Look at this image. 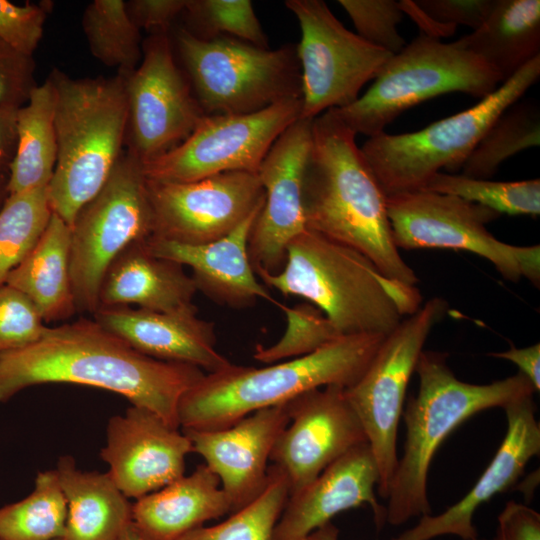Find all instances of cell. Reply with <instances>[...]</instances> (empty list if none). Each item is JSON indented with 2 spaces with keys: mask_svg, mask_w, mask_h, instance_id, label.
Segmentation results:
<instances>
[{
  "mask_svg": "<svg viewBox=\"0 0 540 540\" xmlns=\"http://www.w3.org/2000/svg\"><path fill=\"white\" fill-rule=\"evenodd\" d=\"M175 46L205 115L249 114L302 97L294 44L269 49L228 36L201 39L181 27Z\"/></svg>",
  "mask_w": 540,
  "mask_h": 540,
  "instance_id": "9c48e42d",
  "label": "cell"
},
{
  "mask_svg": "<svg viewBox=\"0 0 540 540\" xmlns=\"http://www.w3.org/2000/svg\"><path fill=\"white\" fill-rule=\"evenodd\" d=\"M117 540H144L131 523Z\"/></svg>",
  "mask_w": 540,
  "mask_h": 540,
  "instance_id": "f907efd6",
  "label": "cell"
},
{
  "mask_svg": "<svg viewBox=\"0 0 540 540\" xmlns=\"http://www.w3.org/2000/svg\"><path fill=\"white\" fill-rule=\"evenodd\" d=\"M403 13L408 14L423 31V35L440 39V37L451 36L456 31V26L441 24L425 12H423L414 1H399Z\"/></svg>",
  "mask_w": 540,
  "mask_h": 540,
  "instance_id": "c3c4849f",
  "label": "cell"
},
{
  "mask_svg": "<svg viewBox=\"0 0 540 540\" xmlns=\"http://www.w3.org/2000/svg\"><path fill=\"white\" fill-rule=\"evenodd\" d=\"M142 51L141 63L125 76L126 136L128 149L145 164L180 145L205 114L176 62L169 32L151 34Z\"/></svg>",
  "mask_w": 540,
  "mask_h": 540,
  "instance_id": "9a60e30c",
  "label": "cell"
},
{
  "mask_svg": "<svg viewBox=\"0 0 540 540\" xmlns=\"http://www.w3.org/2000/svg\"><path fill=\"white\" fill-rule=\"evenodd\" d=\"M344 389L325 386L286 402L289 423L277 438L270 461L285 475L289 495L305 487L346 452L367 443Z\"/></svg>",
  "mask_w": 540,
  "mask_h": 540,
  "instance_id": "ac0fdd59",
  "label": "cell"
},
{
  "mask_svg": "<svg viewBox=\"0 0 540 540\" xmlns=\"http://www.w3.org/2000/svg\"><path fill=\"white\" fill-rule=\"evenodd\" d=\"M339 5L351 18L357 35L391 54L406 44L397 30L404 13L394 0H339Z\"/></svg>",
  "mask_w": 540,
  "mask_h": 540,
  "instance_id": "f35d334b",
  "label": "cell"
},
{
  "mask_svg": "<svg viewBox=\"0 0 540 540\" xmlns=\"http://www.w3.org/2000/svg\"><path fill=\"white\" fill-rule=\"evenodd\" d=\"M60 540H63V539H60Z\"/></svg>",
  "mask_w": 540,
  "mask_h": 540,
  "instance_id": "f5cc1de1",
  "label": "cell"
},
{
  "mask_svg": "<svg viewBox=\"0 0 540 540\" xmlns=\"http://www.w3.org/2000/svg\"><path fill=\"white\" fill-rule=\"evenodd\" d=\"M540 144V111L536 104H513L488 128L462 165V175L490 179L515 154Z\"/></svg>",
  "mask_w": 540,
  "mask_h": 540,
  "instance_id": "1f68e13d",
  "label": "cell"
},
{
  "mask_svg": "<svg viewBox=\"0 0 540 540\" xmlns=\"http://www.w3.org/2000/svg\"><path fill=\"white\" fill-rule=\"evenodd\" d=\"M289 423L286 403L259 409L230 426L182 429L207 467L219 478L232 513L263 491L274 444Z\"/></svg>",
  "mask_w": 540,
  "mask_h": 540,
  "instance_id": "44dd1931",
  "label": "cell"
},
{
  "mask_svg": "<svg viewBox=\"0 0 540 540\" xmlns=\"http://www.w3.org/2000/svg\"><path fill=\"white\" fill-rule=\"evenodd\" d=\"M57 161L48 186L52 212L72 225L122 154L128 125L126 77L72 78L54 68Z\"/></svg>",
  "mask_w": 540,
  "mask_h": 540,
  "instance_id": "8992f818",
  "label": "cell"
},
{
  "mask_svg": "<svg viewBox=\"0 0 540 540\" xmlns=\"http://www.w3.org/2000/svg\"><path fill=\"white\" fill-rule=\"evenodd\" d=\"M278 307L286 317L285 332L273 345L256 347L253 356L257 361L273 364L300 357L341 337L325 314L311 303L293 307L279 303Z\"/></svg>",
  "mask_w": 540,
  "mask_h": 540,
  "instance_id": "74e56055",
  "label": "cell"
},
{
  "mask_svg": "<svg viewBox=\"0 0 540 540\" xmlns=\"http://www.w3.org/2000/svg\"><path fill=\"white\" fill-rule=\"evenodd\" d=\"M70 228L76 310L93 315L109 265L129 245L153 234L147 177L134 152H122L102 188L78 211Z\"/></svg>",
  "mask_w": 540,
  "mask_h": 540,
  "instance_id": "30bf717a",
  "label": "cell"
},
{
  "mask_svg": "<svg viewBox=\"0 0 540 540\" xmlns=\"http://www.w3.org/2000/svg\"><path fill=\"white\" fill-rule=\"evenodd\" d=\"M491 357L504 359L514 363L519 372L532 384L535 392L540 390V344L535 343L528 347L517 348L514 345L506 351L491 352Z\"/></svg>",
  "mask_w": 540,
  "mask_h": 540,
  "instance_id": "bcb514c9",
  "label": "cell"
},
{
  "mask_svg": "<svg viewBox=\"0 0 540 540\" xmlns=\"http://www.w3.org/2000/svg\"><path fill=\"white\" fill-rule=\"evenodd\" d=\"M71 228L52 213L49 223L6 284L24 293L44 322L64 320L76 310L70 272Z\"/></svg>",
  "mask_w": 540,
  "mask_h": 540,
  "instance_id": "83f0119b",
  "label": "cell"
},
{
  "mask_svg": "<svg viewBox=\"0 0 540 540\" xmlns=\"http://www.w3.org/2000/svg\"><path fill=\"white\" fill-rule=\"evenodd\" d=\"M204 375L193 365L146 356L94 319H79L0 353V402L34 385H85L117 393L179 429L180 400Z\"/></svg>",
  "mask_w": 540,
  "mask_h": 540,
  "instance_id": "6da1fadb",
  "label": "cell"
},
{
  "mask_svg": "<svg viewBox=\"0 0 540 540\" xmlns=\"http://www.w3.org/2000/svg\"><path fill=\"white\" fill-rule=\"evenodd\" d=\"M197 312L99 307L93 319L146 356L193 365L207 373L224 370L232 363L216 349L215 324L200 319Z\"/></svg>",
  "mask_w": 540,
  "mask_h": 540,
  "instance_id": "603a6c76",
  "label": "cell"
},
{
  "mask_svg": "<svg viewBox=\"0 0 540 540\" xmlns=\"http://www.w3.org/2000/svg\"><path fill=\"white\" fill-rule=\"evenodd\" d=\"M502 82L501 75L460 40L445 43L422 34L390 57L355 102L333 109L356 135L372 137L419 103L453 92L482 99Z\"/></svg>",
  "mask_w": 540,
  "mask_h": 540,
  "instance_id": "ba28073f",
  "label": "cell"
},
{
  "mask_svg": "<svg viewBox=\"0 0 540 540\" xmlns=\"http://www.w3.org/2000/svg\"><path fill=\"white\" fill-rule=\"evenodd\" d=\"M355 137L334 109L313 119L303 185L306 228L362 253L386 277L417 286L394 243L387 196Z\"/></svg>",
  "mask_w": 540,
  "mask_h": 540,
  "instance_id": "7a4b0ae2",
  "label": "cell"
},
{
  "mask_svg": "<svg viewBox=\"0 0 540 540\" xmlns=\"http://www.w3.org/2000/svg\"><path fill=\"white\" fill-rule=\"evenodd\" d=\"M304 540H339V530L329 522L313 531Z\"/></svg>",
  "mask_w": 540,
  "mask_h": 540,
  "instance_id": "681fc988",
  "label": "cell"
},
{
  "mask_svg": "<svg viewBox=\"0 0 540 540\" xmlns=\"http://www.w3.org/2000/svg\"><path fill=\"white\" fill-rule=\"evenodd\" d=\"M312 130L313 119H297L276 139L258 169L265 200L248 239L255 273L282 270L289 243L306 229L303 185Z\"/></svg>",
  "mask_w": 540,
  "mask_h": 540,
  "instance_id": "e0dca14e",
  "label": "cell"
},
{
  "mask_svg": "<svg viewBox=\"0 0 540 540\" xmlns=\"http://www.w3.org/2000/svg\"><path fill=\"white\" fill-rule=\"evenodd\" d=\"M423 190L459 197L508 215L540 214V180L492 181L438 172Z\"/></svg>",
  "mask_w": 540,
  "mask_h": 540,
  "instance_id": "e575fe53",
  "label": "cell"
},
{
  "mask_svg": "<svg viewBox=\"0 0 540 540\" xmlns=\"http://www.w3.org/2000/svg\"><path fill=\"white\" fill-rule=\"evenodd\" d=\"M539 76L537 56L467 110L418 131L368 137L360 149L386 196L423 190L441 169H461L493 122Z\"/></svg>",
  "mask_w": 540,
  "mask_h": 540,
  "instance_id": "52a82bcc",
  "label": "cell"
},
{
  "mask_svg": "<svg viewBox=\"0 0 540 540\" xmlns=\"http://www.w3.org/2000/svg\"><path fill=\"white\" fill-rule=\"evenodd\" d=\"M260 210L228 235L206 244L188 245L150 237L146 245L153 255L190 267L197 291L214 302L240 309L261 298L278 306L279 302L256 279L248 253L249 234Z\"/></svg>",
  "mask_w": 540,
  "mask_h": 540,
  "instance_id": "cb8c5ba5",
  "label": "cell"
},
{
  "mask_svg": "<svg viewBox=\"0 0 540 540\" xmlns=\"http://www.w3.org/2000/svg\"><path fill=\"white\" fill-rule=\"evenodd\" d=\"M378 483L379 471L368 443L352 448L288 496L272 540H304L337 514L363 505L371 507L381 529L386 523V508L376 498Z\"/></svg>",
  "mask_w": 540,
  "mask_h": 540,
  "instance_id": "7402d4cb",
  "label": "cell"
},
{
  "mask_svg": "<svg viewBox=\"0 0 540 540\" xmlns=\"http://www.w3.org/2000/svg\"><path fill=\"white\" fill-rule=\"evenodd\" d=\"M146 241L129 245L109 265L99 290V307L136 305L158 312L198 310L193 304L197 288L192 277L181 264L153 255Z\"/></svg>",
  "mask_w": 540,
  "mask_h": 540,
  "instance_id": "d4e9b609",
  "label": "cell"
},
{
  "mask_svg": "<svg viewBox=\"0 0 540 540\" xmlns=\"http://www.w3.org/2000/svg\"><path fill=\"white\" fill-rule=\"evenodd\" d=\"M52 213L48 186L7 196L0 208V285L34 248Z\"/></svg>",
  "mask_w": 540,
  "mask_h": 540,
  "instance_id": "836d02e7",
  "label": "cell"
},
{
  "mask_svg": "<svg viewBox=\"0 0 540 540\" xmlns=\"http://www.w3.org/2000/svg\"><path fill=\"white\" fill-rule=\"evenodd\" d=\"M383 334L341 336L312 353L256 368L231 364L207 373L180 400L182 429L214 430L325 386L348 388L366 370Z\"/></svg>",
  "mask_w": 540,
  "mask_h": 540,
  "instance_id": "5b68a950",
  "label": "cell"
},
{
  "mask_svg": "<svg viewBox=\"0 0 540 540\" xmlns=\"http://www.w3.org/2000/svg\"><path fill=\"white\" fill-rule=\"evenodd\" d=\"M416 5L435 21L477 30L485 22L496 0H416Z\"/></svg>",
  "mask_w": 540,
  "mask_h": 540,
  "instance_id": "7bdbcfd3",
  "label": "cell"
},
{
  "mask_svg": "<svg viewBox=\"0 0 540 540\" xmlns=\"http://www.w3.org/2000/svg\"><path fill=\"white\" fill-rule=\"evenodd\" d=\"M33 55L25 54L0 39V109L24 106L37 86Z\"/></svg>",
  "mask_w": 540,
  "mask_h": 540,
  "instance_id": "b9f144b4",
  "label": "cell"
},
{
  "mask_svg": "<svg viewBox=\"0 0 540 540\" xmlns=\"http://www.w3.org/2000/svg\"><path fill=\"white\" fill-rule=\"evenodd\" d=\"M229 513L220 480L204 463L132 503V524L144 540H177Z\"/></svg>",
  "mask_w": 540,
  "mask_h": 540,
  "instance_id": "484cf974",
  "label": "cell"
},
{
  "mask_svg": "<svg viewBox=\"0 0 540 540\" xmlns=\"http://www.w3.org/2000/svg\"><path fill=\"white\" fill-rule=\"evenodd\" d=\"M473 540H540V514L526 504L510 500L497 517L493 537L478 536Z\"/></svg>",
  "mask_w": 540,
  "mask_h": 540,
  "instance_id": "ee69618b",
  "label": "cell"
},
{
  "mask_svg": "<svg viewBox=\"0 0 540 540\" xmlns=\"http://www.w3.org/2000/svg\"><path fill=\"white\" fill-rule=\"evenodd\" d=\"M50 4L17 5L0 0V39L28 55H33L43 36Z\"/></svg>",
  "mask_w": 540,
  "mask_h": 540,
  "instance_id": "60d3db41",
  "label": "cell"
},
{
  "mask_svg": "<svg viewBox=\"0 0 540 540\" xmlns=\"http://www.w3.org/2000/svg\"><path fill=\"white\" fill-rule=\"evenodd\" d=\"M147 188L153 213L151 237L188 245L228 235L265 200L258 175L246 171L192 182L147 179Z\"/></svg>",
  "mask_w": 540,
  "mask_h": 540,
  "instance_id": "2e32d148",
  "label": "cell"
},
{
  "mask_svg": "<svg viewBox=\"0 0 540 540\" xmlns=\"http://www.w3.org/2000/svg\"><path fill=\"white\" fill-rule=\"evenodd\" d=\"M7 180H8V173L0 172V208L8 196L7 189H6Z\"/></svg>",
  "mask_w": 540,
  "mask_h": 540,
  "instance_id": "816d5d0a",
  "label": "cell"
},
{
  "mask_svg": "<svg viewBox=\"0 0 540 540\" xmlns=\"http://www.w3.org/2000/svg\"><path fill=\"white\" fill-rule=\"evenodd\" d=\"M55 470L67 506L63 540H117L132 523V503L109 474L82 470L69 455Z\"/></svg>",
  "mask_w": 540,
  "mask_h": 540,
  "instance_id": "4316f807",
  "label": "cell"
},
{
  "mask_svg": "<svg viewBox=\"0 0 540 540\" xmlns=\"http://www.w3.org/2000/svg\"><path fill=\"white\" fill-rule=\"evenodd\" d=\"M67 506L56 470L41 471L32 492L0 508V540H60Z\"/></svg>",
  "mask_w": 540,
  "mask_h": 540,
  "instance_id": "4dcf8cb0",
  "label": "cell"
},
{
  "mask_svg": "<svg viewBox=\"0 0 540 540\" xmlns=\"http://www.w3.org/2000/svg\"><path fill=\"white\" fill-rule=\"evenodd\" d=\"M82 27L91 54L101 63L129 76L143 54L140 29L122 0H94L87 5Z\"/></svg>",
  "mask_w": 540,
  "mask_h": 540,
  "instance_id": "d6a6232c",
  "label": "cell"
},
{
  "mask_svg": "<svg viewBox=\"0 0 540 540\" xmlns=\"http://www.w3.org/2000/svg\"><path fill=\"white\" fill-rule=\"evenodd\" d=\"M301 39L296 46L301 68L302 119L343 108L359 97L393 55L346 29L322 0H287Z\"/></svg>",
  "mask_w": 540,
  "mask_h": 540,
  "instance_id": "4fadbf2b",
  "label": "cell"
},
{
  "mask_svg": "<svg viewBox=\"0 0 540 540\" xmlns=\"http://www.w3.org/2000/svg\"><path fill=\"white\" fill-rule=\"evenodd\" d=\"M18 109H0V172L8 173L16 149Z\"/></svg>",
  "mask_w": 540,
  "mask_h": 540,
  "instance_id": "7dc6e473",
  "label": "cell"
},
{
  "mask_svg": "<svg viewBox=\"0 0 540 540\" xmlns=\"http://www.w3.org/2000/svg\"><path fill=\"white\" fill-rule=\"evenodd\" d=\"M503 409L507 419L506 434L470 491L442 513L420 517L413 527L391 540H432L445 535L461 540L478 537L473 524L477 509L496 494L511 488L522 476L528 462L540 453V425L533 395L519 398Z\"/></svg>",
  "mask_w": 540,
  "mask_h": 540,
  "instance_id": "ffe728a7",
  "label": "cell"
},
{
  "mask_svg": "<svg viewBox=\"0 0 540 540\" xmlns=\"http://www.w3.org/2000/svg\"><path fill=\"white\" fill-rule=\"evenodd\" d=\"M257 274L316 306L341 336L387 335L422 305L417 286L386 277L362 253L307 228L289 243L282 270Z\"/></svg>",
  "mask_w": 540,
  "mask_h": 540,
  "instance_id": "3957f363",
  "label": "cell"
},
{
  "mask_svg": "<svg viewBox=\"0 0 540 540\" xmlns=\"http://www.w3.org/2000/svg\"><path fill=\"white\" fill-rule=\"evenodd\" d=\"M288 496L285 475L271 465L263 491L251 503L231 513L226 520L194 529L177 540H272Z\"/></svg>",
  "mask_w": 540,
  "mask_h": 540,
  "instance_id": "d590c367",
  "label": "cell"
},
{
  "mask_svg": "<svg viewBox=\"0 0 540 540\" xmlns=\"http://www.w3.org/2000/svg\"><path fill=\"white\" fill-rule=\"evenodd\" d=\"M191 452L192 443L183 431L154 412L131 405L109 419L100 458L119 490L137 500L182 477Z\"/></svg>",
  "mask_w": 540,
  "mask_h": 540,
  "instance_id": "d6986e66",
  "label": "cell"
},
{
  "mask_svg": "<svg viewBox=\"0 0 540 540\" xmlns=\"http://www.w3.org/2000/svg\"><path fill=\"white\" fill-rule=\"evenodd\" d=\"M54 114L55 92L47 78L17 110V140L8 170V195L49 186L58 151Z\"/></svg>",
  "mask_w": 540,
  "mask_h": 540,
  "instance_id": "f546056e",
  "label": "cell"
},
{
  "mask_svg": "<svg viewBox=\"0 0 540 540\" xmlns=\"http://www.w3.org/2000/svg\"><path fill=\"white\" fill-rule=\"evenodd\" d=\"M447 353L423 350L415 373L419 390L404 406L406 427L403 455L391 479L386 523L397 526L431 514L427 480L433 457L442 442L475 414L534 395L520 372L489 384L458 379L447 363Z\"/></svg>",
  "mask_w": 540,
  "mask_h": 540,
  "instance_id": "277c9868",
  "label": "cell"
},
{
  "mask_svg": "<svg viewBox=\"0 0 540 540\" xmlns=\"http://www.w3.org/2000/svg\"><path fill=\"white\" fill-rule=\"evenodd\" d=\"M301 99L249 114L205 115L173 150L143 164L149 180L192 182L229 171L258 172L267 152L300 118Z\"/></svg>",
  "mask_w": 540,
  "mask_h": 540,
  "instance_id": "5bb4252c",
  "label": "cell"
},
{
  "mask_svg": "<svg viewBox=\"0 0 540 540\" xmlns=\"http://www.w3.org/2000/svg\"><path fill=\"white\" fill-rule=\"evenodd\" d=\"M459 40L504 82L540 56V1L496 0L482 26Z\"/></svg>",
  "mask_w": 540,
  "mask_h": 540,
  "instance_id": "f1b7e54d",
  "label": "cell"
},
{
  "mask_svg": "<svg viewBox=\"0 0 540 540\" xmlns=\"http://www.w3.org/2000/svg\"><path fill=\"white\" fill-rule=\"evenodd\" d=\"M392 236L400 249L467 251L491 262L511 282L540 285V246L498 240L486 225L500 215L459 197L418 190L387 196Z\"/></svg>",
  "mask_w": 540,
  "mask_h": 540,
  "instance_id": "8fae6325",
  "label": "cell"
},
{
  "mask_svg": "<svg viewBox=\"0 0 540 540\" xmlns=\"http://www.w3.org/2000/svg\"><path fill=\"white\" fill-rule=\"evenodd\" d=\"M187 0H131L126 8L139 29L151 34L169 32L174 20L182 15Z\"/></svg>",
  "mask_w": 540,
  "mask_h": 540,
  "instance_id": "f6af8a7d",
  "label": "cell"
},
{
  "mask_svg": "<svg viewBox=\"0 0 540 540\" xmlns=\"http://www.w3.org/2000/svg\"><path fill=\"white\" fill-rule=\"evenodd\" d=\"M47 328L24 293L6 283L0 285V353L34 344Z\"/></svg>",
  "mask_w": 540,
  "mask_h": 540,
  "instance_id": "ab89813d",
  "label": "cell"
},
{
  "mask_svg": "<svg viewBox=\"0 0 540 540\" xmlns=\"http://www.w3.org/2000/svg\"><path fill=\"white\" fill-rule=\"evenodd\" d=\"M447 308L444 299L434 297L404 317L385 335L360 378L344 389L376 461L377 494L382 498L388 497L398 463L397 432L409 381L432 328L444 317Z\"/></svg>",
  "mask_w": 540,
  "mask_h": 540,
  "instance_id": "7c38bea8",
  "label": "cell"
},
{
  "mask_svg": "<svg viewBox=\"0 0 540 540\" xmlns=\"http://www.w3.org/2000/svg\"><path fill=\"white\" fill-rule=\"evenodd\" d=\"M187 29L201 39L233 37L269 48L268 39L249 0H187Z\"/></svg>",
  "mask_w": 540,
  "mask_h": 540,
  "instance_id": "8d00e7d4",
  "label": "cell"
}]
</instances>
